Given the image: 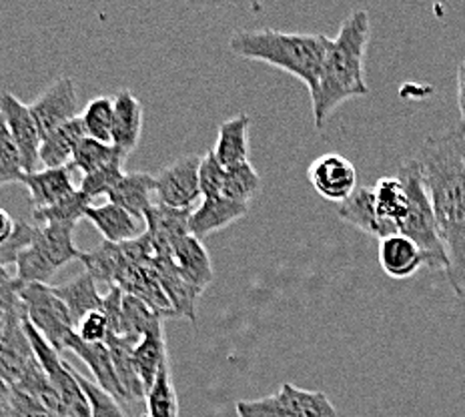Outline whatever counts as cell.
<instances>
[{"label": "cell", "instance_id": "6da1fadb", "mask_svg": "<svg viewBox=\"0 0 465 417\" xmlns=\"http://www.w3.org/2000/svg\"><path fill=\"white\" fill-rule=\"evenodd\" d=\"M413 159L428 187L448 255L445 277L465 302V134L458 131L428 137Z\"/></svg>", "mask_w": 465, "mask_h": 417}, {"label": "cell", "instance_id": "7a4b0ae2", "mask_svg": "<svg viewBox=\"0 0 465 417\" xmlns=\"http://www.w3.org/2000/svg\"><path fill=\"white\" fill-rule=\"evenodd\" d=\"M371 38L370 13H349L335 38H329L322 79L312 94L315 129L322 131L329 116L345 101L370 94L365 79V55Z\"/></svg>", "mask_w": 465, "mask_h": 417}, {"label": "cell", "instance_id": "3957f363", "mask_svg": "<svg viewBox=\"0 0 465 417\" xmlns=\"http://www.w3.org/2000/svg\"><path fill=\"white\" fill-rule=\"evenodd\" d=\"M329 36L283 33L273 28L239 31L229 38L232 55L247 61L267 63L302 81L312 96L322 79Z\"/></svg>", "mask_w": 465, "mask_h": 417}, {"label": "cell", "instance_id": "277c9868", "mask_svg": "<svg viewBox=\"0 0 465 417\" xmlns=\"http://www.w3.org/2000/svg\"><path fill=\"white\" fill-rule=\"evenodd\" d=\"M397 179L403 183L407 197H410V209L401 221L400 233L410 237L423 251L425 259H428V269L445 273L448 271V255H445L438 219H435L430 193L423 183L418 161L413 157L403 159L400 171H397Z\"/></svg>", "mask_w": 465, "mask_h": 417}, {"label": "cell", "instance_id": "5b68a950", "mask_svg": "<svg viewBox=\"0 0 465 417\" xmlns=\"http://www.w3.org/2000/svg\"><path fill=\"white\" fill-rule=\"evenodd\" d=\"M36 227V225H35ZM76 225H43L16 261V281L46 283L58 269L71 261H81L84 251L74 245Z\"/></svg>", "mask_w": 465, "mask_h": 417}, {"label": "cell", "instance_id": "8992f818", "mask_svg": "<svg viewBox=\"0 0 465 417\" xmlns=\"http://www.w3.org/2000/svg\"><path fill=\"white\" fill-rule=\"evenodd\" d=\"M239 417H339L337 407L323 392L302 390L295 383H283L281 390L237 402Z\"/></svg>", "mask_w": 465, "mask_h": 417}, {"label": "cell", "instance_id": "52a82bcc", "mask_svg": "<svg viewBox=\"0 0 465 417\" xmlns=\"http://www.w3.org/2000/svg\"><path fill=\"white\" fill-rule=\"evenodd\" d=\"M16 293L21 297V302L26 309L28 323H31L58 353H63L66 339L74 332V325L64 303L53 291V285L21 283V281H16Z\"/></svg>", "mask_w": 465, "mask_h": 417}, {"label": "cell", "instance_id": "ba28073f", "mask_svg": "<svg viewBox=\"0 0 465 417\" xmlns=\"http://www.w3.org/2000/svg\"><path fill=\"white\" fill-rule=\"evenodd\" d=\"M41 139L61 129L63 124L79 116V91L73 76H61L38 99L28 104Z\"/></svg>", "mask_w": 465, "mask_h": 417}, {"label": "cell", "instance_id": "9c48e42d", "mask_svg": "<svg viewBox=\"0 0 465 417\" xmlns=\"http://www.w3.org/2000/svg\"><path fill=\"white\" fill-rule=\"evenodd\" d=\"M199 167L201 157L185 154L173 161L159 174H154L157 183V195L161 205L171 209H193L201 197L199 187Z\"/></svg>", "mask_w": 465, "mask_h": 417}, {"label": "cell", "instance_id": "30bf717a", "mask_svg": "<svg viewBox=\"0 0 465 417\" xmlns=\"http://www.w3.org/2000/svg\"><path fill=\"white\" fill-rule=\"evenodd\" d=\"M307 179L319 197L337 205L360 187L355 164L339 153H325L317 157L307 167Z\"/></svg>", "mask_w": 465, "mask_h": 417}, {"label": "cell", "instance_id": "8fae6325", "mask_svg": "<svg viewBox=\"0 0 465 417\" xmlns=\"http://www.w3.org/2000/svg\"><path fill=\"white\" fill-rule=\"evenodd\" d=\"M0 119L6 124L18 153H21L25 173H35L43 139L28 104L18 101L13 93H0Z\"/></svg>", "mask_w": 465, "mask_h": 417}, {"label": "cell", "instance_id": "7c38bea8", "mask_svg": "<svg viewBox=\"0 0 465 417\" xmlns=\"http://www.w3.org/2000/svg\"><path fill=\"white\" fill-rule=\"evenodd\" d=\"M193 209H171L153 205L144 217L154 259H173V249L181 239L191 235L189 219Z\"/></svg>", "mask_w": 465, "mask_h": 417}, {"label": "cell", "instance_id": "4fadbf2b", "mask_svg": "<svg viewBox=\"0 0 465 417\" xmlns=\"http://www.w3.org/2000/svg\"><path fill=\"white\" fill-rule=\"evenodd\" d=\"M64 349L79 357V360L91 370L94 383L99 385L103 392L113 395L114 400L124 407V393L119 377H116L113 357L106 343H86L73 332L69 339H66Z\"/></svg>", "mask_w": 465, "mask_h": 417}, {"label": "cell", "instance_id": "5bb4252c", "mask_svg": "<svg viewBox=\"0 0 465 417\" xmlns=\"http://www.w3.org/2000/svg\"><path fill=\"white\" fill-rule=\"evenodd\" d=\"M337 217L353 225L355 229L363 231L365 235H371L375 239H385L397 235V231L387 225V223L377 215L375 199H373V187L360 185L351 195L337 205Z\"/></svg>", "mask_w": 465, "mask_h": 417}, {"label": "cell", "instance_id": "9a60e30c", "mask_svg": "<svg viewBox=\"0 0 465 417\" xmlns=\"http://www.w3.org/2000/svg\"><path fill=\"white\" fill-rule=\"evenodd\" d=\"M143 133V104L133 91L113 94V144L124 157L137 149Z\"/></svg>", "mask_w": 465, "mask_h": 417}, {"label": "cell", "instance_id": "2e32d148", "mask_svg": "<svg viewBox=\"0 0 465 417\" xmlns=\"http://www.w3.org/2000/svg\"><path fill=\"white\" fill-rule=\"evenodd\" d=\"M377 261H380L383 273L391 279H410L421 267H428V259H425L423 251L401 233L380 241Z\"/></svg>", "mask_w": 465, "mask_h": 417}, {"label": "cell", "instance_id": "e0dca14e", "mask_svg": "<svg viewBox=\"0 0 465 417\" xmlns=\"http://www.w3.org/2000/svg\"><path fill=\"white\" fill-rule=\"evenodd\" d=\"M21 185H25L28 191L33 211L53 207L63 199L71 197L76 191L73 183V171L69 167L25 173Z\"/></svg>", "mask_w": 465, "mask_h": 417}, {"label": "cell", "instance_id": "ac0fdd59", "mask_svg": "<svg viewBox=\"0 0 465 417\" xmlns=\"http://www.w3.org/2000/svg\"><path fill=\"white\" fill-rule=\"evenodd\" d=\"M84 219L93 223L96 231L104 237V241H109V243L114 245L127 243V241L137 239L147 231L144 221L134 219L131 213L121 209L119 205H114V203H106V205L99 207L91 205L84 211Z\"/></svg>", "mask_w": 465, "mask_h": 417}, {"label": "cell", "instance_id": "d6986e66", "mask_svg": "<svg viewBox=\"0 0 465 417\" xmlns=\"http://www.w3.org/2000/svg\"><path fill=\"white\" fill-rule=\"evenodd\" d=\"M247 213H249V205L231 201L227 197L203 199L201 205L191 213L189 231L193 237L203 241L205 237L213 235V233L229 227L231 223L243 219Z\"/></svg>", "mask_w": 465, "mask_h": 417}, {"label": "cell", "instance_id": "ffe728a7", "mask_svg": "<svg viewBox=\"0 0 465 417\" xmlns=\"http://www.w3.org/2000/svg\"><path fill=\"white\" fill-rule=\"evenodd\" d=\"M154 265H157L161 287L171 303L173 317H185L189 322L195 323L197 299L201 295V291L193 287L189 281L183 279L177 267H174L173 259H154Z\"/></svg>", "mask_w": 465, "mask_h": 417}, {"label": "cell", "instance_id": "44dd1931", "mask_svg": "<svg viewBox=\"0 0 465 417\" xmlns=\"http://www.w3.org/2000/svg\"><path fill=\"white\" fill-rule=\"evenodd\" d=\"M173 261L174 267H177L183 279L189 281V283L199 289L201 293L205 291L211 281H213V265H211V257L207 253L203 241L187 235L185 239H181L177 245L173 249Z\"/></svg>", "mask_w": 465, "mask_h": 417}, {"label": "cell", "instance_id": "7402d4cb", "mask_svg": "<svg viewBox=\"0 0 465 417\" xmlns=\"http://www.w3.org/2000/svg\"><path fill=\"white\" fill-rule=\"evenodd\" d=\"M86 133L79 114L76 119L63 124L61 129H56L46 139H43L41 151H38V163H43L45 169L69 167L76 147H79Z\"/></svg>", "mask_w": 465, "mask_h": 417}, {"label": "cell", "instance_id": "603a6c76", "mask_svg": "<svg viewBox=\"0 0 465 417\" xmlns=\"http://www.w3.org/2000/svg\"><path fill=\"white\" fill-rule=\"evenodd\" d=\"M157 191V183H154V174L149 173H127L119 185L111 191L109 203H114L121 209H124L134 219L144 221L149 209L153 207V193Z\"/></svg>", "mask_w": 465, "mask_h": 417}, {"label": "cell", "instance_id": "cb8c5ba5", "mask_svg": "<svg viewBox=\"0 0 465 417\" xmlns=\"http://www.w3.org/2000/svg\"><path fill=\"white\" fill-rule=\"evenodd\" d=\"M53 291L64 303L66 312L73 319V325L79 323L89 313L103 312V295L96 289V281L86 271L71 279L69 283L53 285Z\"/></svg>", "mask_w": 465, "mask_h": 417}, {"label": "cell", "instance_id": "d4e9b609", "mask_svg": "<svg viewBox=\"0 0 465 417\" xmlns=\"http://www.w3.org/2000/svg\"><path fill=\"white\" fill-rule=\"evenodd\" d=\"M249 129H251V116L247 113H241L232 119L221 123L219 137L215 143L217 161L223 167H235L249 161Z\"/></svg>", "mask_w": 465, "mask_h": 417}, {"label": "cell", "instance_id": "484cf974", "mask_svg": "<svg viewBox=\"0 0 465 417\" xmlns=\"http://www.w3.org/2000/svg\"><path fill=\"white\" fill-rule=\"evenodd\" d=\"M134 363H137L144 390L149 393L154 382H157V375L161 373L163 367L169 363L167 342H164L163 325L151 329V332L144 333L141 342L134 345Z\"/></svg>", "mask_w": 465, "mask_h": 417}, {"label": "cell", "instance_id": "4316f807", "mask_svg": "<svg viewBox=\"0 0 465 417\" xmlns=\"http://www.w3.org/2000/svg\"><path fill=\"white\" fill-rule=\"evenodd\" d=\"M81 263L96 283H104L111 289L119 283L123 271L127 267V257H124L121 245L103 241L96 249L84 251Z\"/></svg>", "mask_w": 465, "mask_h": 417}, {"label": "cell", "instance_id": "83f0119b", "mask_svg": "<svg viewBox=\"0 0 465 417\" xmlns=\"http://www.w3.org/2000/svg\"><path fill=\"white\" fill-rule=\"evenodd\" d=\"M373 199L377 215L400 233L401 221L410 209V197H407L403 183L397 177H381L373 185Z\"/></svg>", "mask_w": 465, "mask_h": 417}, {"label": "cell", "instance_id": "f1b7e54d", "mask_svg": "<svg viewBox=\"0 0 465 417\" xmlns=\"http://www.w3.org/2000/svg\"><path fill=\"white\" fill-rule=\"evenodd\" d=\"M164 319L153 312L151 307L144 305L141 299L124 293L123 299V313H121V325H119V335L127 339L129 343L137 345L144 333H149L151 329L157 325H163Z\"/></svg>", "mask_w": 465, "mask_h": 417}, {"label": "cell", "instance_id": "f546056e", "mask_svg": "<svg viewBox=\"0 0 465 417\" xmlns=\"http://www.w3.org/2000/svg\"><path fill=\"white\" fill-rule=\"evenodd\" d=\"M93 205V201L84 195L81 189H76L71 197L63 199L53 207L41 211H33V221L36 227L43 225H76L84 219V211Z\"/></svg>", "mask_w": 465, "mask_h": 417}, {"label": "cell", "instance_id": "4dcf8cb0", "mask_svg": "<svg viewBox=\"0 0 465 417\" xmlns=\"http://www.w3.org/2000/svg\"><path fill=\"white\" fill-rule=\"evenodd\" d=\"M124 159L127 157H124L114 144H106L101 141H94L91 137H84L74 151V157H73V163L69 164V169L73 173L79 171L84 177V174L99 171L106 167V164H111L114 161H124Z\"/></svg>", "mask_w": 465, "mask_h": 417}, {"label": "cell", "instance_id": "1f68e13d", "mask_svg": "<svg viewBox=\"0 0 465 417\" xmlns=\"http://www.w3.org/2000/svg\"><path fill=\"white\" fill-rule=\"evenodd\" d=\"M261 193V177L249 161L229 167L225 174V189L223 197L249 205Z\"/></svg>", "mask_w": 465, "mask_h": 417}, {"label": "cell", "instance_id": "d6a6232c", "mask_svg": "<svg viewBox=\"0 0 465 417\" xmlns=\"http://www.w3.org/2000/svg\"><path fill=\"white\" fill-rule=\"evenodd\" d=\"M86 137L113 144V96H96L81 113Z\"/></svg>", "mask_w": 465, "mask_h": 417}, {"label": "cell", "instance_id": "836d02e7", "mask_svg": "<svg viewBox=\"0 0 465 417\" xmlns=\"http://www.w3.org/2000/svg\"><path fill=\"white\" fill-rule=\"evenodd\" d=\"M147 417H179V397L174 390L171 363L157 375V382L147 393Z\"/></svg>", "mask_w": 465, "mask_h": 417}, {"label": "cell", "instance_id": "e575fe53", "mask_svg": "<svg viewBox=\"0 0 465 417\" xmlns=\"http://www.w3.org/2000/svg\"><path fill=\"white\" fill-rule=\"evenodd\" d=\"M123 164H124V161H114L99 171L84 174V177L81 179L79 189L91 201L101 197V195H111V191H114V187L119 185L124 174H127L123 169Z\"/></svg>", "mask_w": 465, "mask_h": 417}, {"label": "cell", "instance_id": "d590c367", "mask_svg": "<svg viewBox=\"0 0 465 417\" xmlns=\"http://www.w3.org/2000/svg\"><path fill=\"white\" fill-rule=\"evenodd\" d=\"M23 177L25 169L21 153H18L6 124L0 119V187L8 185V183H21Z\"/></svg>", "mask_w": 465, "mask_h": 417}, {"label": "cell", "instance_id": "8d00e7d4", "mask_svg": "<svg viewBox=\"0 0 465 417\" xmlns=\"http://www.w3.org/2000/svg\"><path fill=\"white\" fill-rule=\"evenodd\" d=\"M74 375H76V382H79L84 390L86 397H89L93 417H131L129 412L124 410V407L116 402L113 395L103 392L94 382L86 380V377L81 375L76 370H74Z\"/></svg>", "mask_w": 465, "mask_h": 417}, {"label": "cell", "instance_id": "74e56055", "mask_svg": "<svg viewBox=\"0 0 465 417\" xmlns=\"http://www.w3.org/2000/svg\"><path fill=\"white\" fill-rule=\"evenodd\" d=\"M225 174H227V169L217 161L215 153L209 151L205 157H201V167H199L201 197L203 199L223 197V189H225Z\"/></svg>", "mask_w": 465, "mask_h": 417}, {"label": "cell", "instance_id": "f35d334b", "mask_svg": "<svg viewBox=\"0 0 465 417\" xmlns=\"http://www.w3.org/2000/svg\"><path fill=\"white\" fill-rule=\"evenodd\" d=\"M74 333L86 343H104L109 337V323H106L103 312H94L74 325Z\"/></svg>", "mask_w": 465, "mask_h": 417}, {"label": "cell", "instance_id": "ab89813d", "mask_svg": "<svg viewBox=\"0 0 465 417\" xmlns=\"http://www.w3.org/2000/svg\"><path fill=\"white\" fill-rule=\"evenodd\" d=\"M8 417H56L38 403L35 397L11 387V403H8Z\"/></svg>", "mask_w": 465, "mask_h": 417}, {"label": "cell", "instance_id": "60d3db41", "mask_svg": "<svg viewBox=\"0 0 465 417\" xmlns=\"http://www.w3.org/2000/svg\"><path fill=\"white\" fill-rule=\"evenodd\" d=\"M16 227H18V221H15L11 217V213L0 207V245L8 243V241L15 237Z\"/></svg>", "mask_w": 465, "mask_h": 417}, {"label": "cell", "instance_id": "b9f144b4", "mask_svg": "<svg viewBox=\"0 0 465 417\" xmlns=\"http://www.w3.org/2000/svg\"><path fill=\"white\" fill-rule=\"evenodd\" d=\"M458 106H460V133L465 134V63L458 69Z\"/></svg>", "mask_w": 465, "mask_h": 417}, {"label": "cell", "instance_id": "7bdbcfd3", "mask_svg": "<svg viewBox=\"0 0 465 417\" xmlns=\"http://www.w3.org/2000/svg\"><path fill=\"white\" fill-rule=\"evenodd\" d=\"M11 281H15V277L8 273L6 267H0V287L8 285V283H11Z\"/></svg>", "mask_w": 465, "mask_h": 417}, {"label": "cell", "instance_id": "ee69618b", "mask_svg": "<svg viewBox=\"0 0 465 417\" xmlns=\"http://www.w3.org/2000/svg\"><path fill=\"white\" fill-rule=\"evenodd\" d=\"M0 417H6V415H3V413H0Z\"/></svg>", "mask_w": 465, "mask_h": 417}, {"label": "cell", "instance_id": "f6af8a7d", "mask_svg": "<svg viewBox=\"0 0 465 417\" xmlns=\"http://www.w3.org/2000/svg\"><path fill=\"white\" fill-rule=\"evenodd\" d=\"M463 63H465V58H463Z\"/></svg>", "mask_w": 465, "mask_h": 417}]
</instances>
